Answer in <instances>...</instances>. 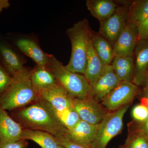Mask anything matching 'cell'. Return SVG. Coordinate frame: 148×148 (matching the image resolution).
I'll return each instance as SVG.
<instances>
[{
	"label": "cell",
	"instance_id": "obj_1",
	"mask_svg": "<svg viewBox=\"0 0 148 148\" xmlns=\"http://www.w3.org/2000/svg\"><path fill=\"white\" fill-rule=\"evenodd\" d=\"M10 115L23 129L41 130L56 138L64 135L67 130L60 120L57 111L49 103L40 98L29 106L11 111Z\"/></svg>",
	"mask_w": 148,
	"mask_h": 148
},
{
	"label": "cell",
	"instance_id": "obj_2",
	"mask_svg": "<svg viewBox=\"0 0 148 148\" xmlns=\"http://www.w3.org/2000/svg\"><path fill=\"white\" fill-rule=\"evenodd\" d=\"M31 70L26 68L12 76L10 85L0 97V106L3 109L11 112L39 100L31 81Z\"/></svg>",
	"mask_w": 148,
	"mask_h": 148
},
{
	"label": "cell",
	"instance_id": "obj_3",
	"mask_svg": "<svg viewBox=\"0 0 148 148\" xmlns=\"http://www.w3.org/2000/svg\"><path fill=\"white\" fill-rule=\"evenodd\" d=\"M71 44V53L66 69L84 75L86 69L88 49L92 38V31L86 18L75 23L66 32Z\"/></svg>",
	"mask_w": 148,
	"mask_h": 148
},
{
	"label": "cell",
	"instance_id": "obj_4",
	"mask_svg": "<svg viewBox=\"0 0 148 148\" xmlns=\"http://www.w3.org/2000/svg\"><path fill=\"white\" fill-rule=\"evenodd\" d=\"M47 66L57 83L72 97L81 100L87 98L90 85L84 75L69 71L52 54H50Z\"/></svg>",
	"mask_w": 148,
	"mask_h": 148
},
{
	"label": "cell",
	"instance_id": "obj_5",
	"mask_svg": "<svg viewBox=\"0 0 148 148\" xmlns=\"http://www.w3.org/2000/svg\"><path fill=\"white\" fill-rule=\"evenodd\" d=\"M129 107L126 105L113 112H109L98 124L95 139L92 144L93 148H106L109 142L121 132L123 118Z\"/></svg>",
	"mask_w": 148,
	"mask_h": 148
},
{
	"label": "cell",
	"instance_id": "obj_6",
	"mask_svg": "<svg viewBox=\"0 0 148 148\" xmlns=\"http://www.w3.org/2000/svg\"><path fill=\"white\" fill-rule=\"evenodd\" d=\"M5 37L23 55L31 58L36 65L47 66L50 54L42 50L35 35L9 33Z\"/></svg>",
	"mask_w": 148,
	"mask_h": 148
},
{
	"label": "cell",
	"instance_id": "obj_7",
	"mask_svg": "<svg viewBox=\"0 0 148 148\" xmlns=\"http://www.w3.org/2000/svg\"><path fill=\"white\" fill-rule=\"evenodd\" d=\"M128 4L118 6L114 12L106 20L100 22L98 34L113 46L128 22Z\"/></svg>",
	"mask_w": 148,
	"mask_h": 148
},
{
	"label": "cell",
	"instance_id": "obj_8",
	"mask_svg": "<svg viewBox=\"0 0 148 148\" xmlns=\"http://www.w3.org/2000/svg\"><path fill=\"white\" fill-rule=\"evenodd\" d=\"M138 86L132 82L122 81L102 100V105L108 112H113L129 105L138 94Z\"/></svg>",
	"mask_w": 148,
	"mask_h": 148
},
{
	"label": "cell",
	"instance_id": "obj_9",
	"mask_svg": "<svg viewBox=\"0 0 148 148\" xmlns=\"http://www.w3.org/2000/svg\"><path fill=\"white\" fill-rule=\"evenodd\" d=\"M0 61L13 76L26 69L27 59L5 37L0 34Z\"/></svg>",
	"mask_w": 148,
	"mask_h": 148
},
{
	"label": "cell",
	"instance_id": "obj_10",
	"mask_svg": "<svg viewBox=\"0 0 148 148\" xmlns=\"http://www.w3.org/2000/svg\"><path fill=\"white\" fill-rule=\"evenodd\" d=\"M73 107L81 120L93 125L99 124L109 112L99 102L89 97L82 100L75 98Z\"/></svg>",
	"mask_w": 148,
	"mask_h": 148
},
{
	"label": "cell",
	"instance_id": "obj_11",
	"mask_svg": "<svg viewBox=\"0 0 148 148\" xmlns=\"http://www.w3.org/2000/svg\"><path fill=\"white\" fill-rule=\"evenodd\" d=\"M122 82L114 72L112 65H106L101 75L89 86L88 96L100 102Z\"/></svg>",
	"mask_w": 148,
	"mask_h": 148
},
{
	"label": "cell",
	"instance_id": "obj_12",
	"mask_svg": "<svg viewBox=\"0 0 148 148\" xmlns=\"http://www.w3.org/2000/svg\"><path fill=\"white\" fill-rule=\"evenodd\" d=\"M138 40V27L128 21L113 45L115 57L132 56Z\"/></svg>",
	"mask_w": 148,
	"mask_h": 148
},
{
	"label": "cell",
	"instance_id": "obj_13",
	"mask_svg": "<svg viewBox=\"0 0 148 148\" xmlns=\"http://www.w3.org/2000/svg\"><path fill=\"white\" fill-rule=\"evenodd\" d=\"M38 95L40 98L49 103L57 112L73 106L75 98L58 84L50 88L40 91Z\"/></svg>",
	"mask_w": 148,
	"mask_h": 148
},
{
	"label": "cell",
	"instance_id": "obj_14",
	"mask_svg": "<svg viewBox=\"0 0 148 148\" xmlns=\"http://www.w3.org/2000/svg\"><path fill=\"white\" fill-rule=\"evenodd\" d=\"M135 73L132 83L138 86L147 79L148 71V39L138 40L134 50Z\"/></svg>",
	"mask_w": 148,
	"mask_h": 148
},
{
	"label": "cell",
	"instance_id": "obj_15",
	"mask_svg": "<svg viewBox=\"0 0 148 148\" xmlns=\"http://www.w3.org/2000/svg\"><path fill=\"white\" fill-rule=\"evenodd\" d=\"M23 129L0 106V145L22 139Z\"/></svg>",
	"mask_w": 148,
	"mask_h": 148
},
{
	"label": "cell",
	"instance_id": "obj_16",
	"mask_svg": "<svg viewBox=\"0 0 148 148\" xmlns=\"http://www.w3.org/2000/svg\"><path fill=\"white\" fill-rule=\"evenodd\" d=\"M98 126L81 120L73 128L67 129L64 135L75 142L92 147Z\"/></svg>",
	"mask_w": 148,
	"mask_h": 148
},
{
	"label": "cell",
	"instance_id": "obj_17",
	"mask_svg": "<svg viewBox=\"0 0 148 148\" xmlns=\"http://www.w3.org/2000/svg\"><path fill=\"white\" fill-rule=\"evenodd\" d=\"M31 79L32 85L38 94L40 91L50 88L58 84L47 66L36 65L31 70Z\"/></svg>",
	"mask_w": 148,
	"mask_h": 148
},
{
	"label": "cell",
	"instance_id": "obj_18",
	"mask_svg": "<svg viewBox=\"0 0 148 148\" xmlns=\"http://www.w3.org/2000/svg\"><path fill=\"white\" fill-rule=\"evenodd\" d=\"M111 65L120 79L132 82L135 73L134 56H115Z\"/></svg>",
	"mask_w": 148,
	"mask_h": 148
},
{
	"label": "cell",
	"instance_id": "obj_19",
	"mask_svg": "<svg viewBox=\"0 0 148 148\" xmlns=\"http://www.w3.org/2000/svg\"><path fill=\"white\" fill-rule=\"evenodd\" d=\"M86 4L91 15L100 22L110 17L118 6L112 0H87Z\"/></svg>",
	"mask_w": 148,
	"mask_h": 148
},
{
	"label": "cell",
	"instance_id": "obj_20",
	"mask_svg": "<svg viewBox=\"0 0 148 148\" xmlns=\"http://www.w3.org/2000/svg\"><path fill=\"white\" fill-rule=\"evenodd\" d=\"M105 66L93 49L91 39L88 44L86 69L84 75L90 85L101 75Z\"/></svg>",
	"mask_w": 148,
	"mask_h": 148
},
{
	"label": "cell",
	"instance_id": "obj_21",
	"mask_svg": "<svg viewBox=\"0 0 148 148\" xmlns=\"http://www.w3.org/2000/svg\"><path fill=\"white\" fill-rule=\"evenodd\" d=\"M22 139L32 140L42 148L60 147L55 136L41 130L23 129Z\"/></svg>",
	"mask_w": 148,
	"mask_h": 148
},
{
	"label": "cell",
	"instance_id": "obj_22",
	"mask_svg": "<svg viewBox=\"0 0 148 148\" xmlns=\"http://www.w3.org/2000/svg\"><path fill=\"white\" fill-rule=\"evenodd\" d=\"M91 43L104 65H111L115 57L113 46L99 34L92 35Z\"/></svg>",
	"mask_w": 148,
	"mask_h": 148
},
{
	"label": "cell",
	"instance_id": "obj_23",
	"mask_svg": "<svg viewBox=\"0 0 148 148\" xmlns=\"http://www.w3.org/2000/svg\"><path fill=\"white\" fill-rule=\"evenodd\" d=\"M148 16V0L132 2L128 8V21L138 26Z\"/></svg>",
	"mask_w": 148,
	"mask_h": 148
},
{
	"label": "cell",
	"instance_id": "obj_24",
	"mask_svg": "<svg viewBox=\"0 0 148 148\" xmlns=\"http://www.w3.org/2000/svg\"><path fill=\"white\" fill-rule=\"evenodd\" d=\"M119 148H148V137L138 129L129 130L124 144Z\"/></svg>",
	"mask_w": 148,
	"mask_h": 148
},
{
	"label": "cell",
	"instance_id": "obj_25",
	"mask_svg": "<svg viewBox=\"0 0 148 148\" xmlns=\"http://www.w3.org/2000/svg\"><path fill=\"white\" fill-rule=\"evenodd\" d=\"M57 113L61 122L68 130L73 128L81 120L73 107Z\"/></svg>",
	"mask_w": 148,
	"mask_h": 148
},
{
	"label": "cell",
	"instance_id": "obj_26",
	"mask_svg": "<svg viewBox=\"0 0 148 148\" xmlns=\"http://www.w3.org/2000/svg\"><path fill=\"white\" fill-rule=\"evenodd\" d=\"M12 80V77L0 61V97L7 90Z\"/></svg>",
	"mask_w": 148,
	"mask_h": 148
},
{
	"label": "cell",
	"instance_id": "obj_27",
	"mask_svg": "<svg viewBox=\"0 0 148 148\" xmlns=\"http://www.w3.org/2000/svg\"><path fill=\"white\" fill-rule=\"evenodd\" d=\"M132 117L137 122L142 123L148 119V110L142 104L135 106L132 111Z\"/></svg>",
	"mask_w": 148,
	"mask_h": 148
},
{
	"label": "cell",
	"instance_id": "obj_28",
	"mask_svg": "<svg viewBox=\"0 0 148 148\" xmlns=\"http://www.w3.org/2000/svg\"><path fill=\"white\" fill-rule=\"evenodd\" d=\"M56 138L58 145L63 146L66 148H93L91 146L86 145L75 142L64 135Z\"/></svg>",
	"mask_w": 148,
	"mask_h": 148
},
{
	"label": "cell",
	"instance_id": "obj_29",
	"mask_svg": "<svg viewBox=\"0 0 148 148\" xmlns=\"http://www.w3.org/2000/svg\"><path fill=\"white\" fill-rule=\"evenodd\" d=\"M28 145L29 143L27 140L21 139L3 143L0 145V148H27Z\"/></svg>",
	"mask_w": 148,
	"mask_h": 148
},
{
	"label": "cell",
	"instance_id": "obj_30",
	"mask_svg": "<svg viewBox=\"0 0 148 148\" xmlns=\"http://www.w3.org/2000/svg\"><path fill=\"white\" fill-rule=\"evenodd\" d=\"M139 40L148 39V16L137 26Z\"/></svg>",
	"mask_w": 148,
	"mask_h": 148
},
{
	"label": "cell",
	"instance_id": "obj_31",
	"mask_svg": "<svg viewBox=\"0 0 148 148\" xmlns=\"http://www.w3.org/2000/svg\"><path fill=\"white\" fill-rule=\"evenodd\" d=\"M138 123L139 124L136 129L140 130L148 137V119L144 122Z\"/></svg>",
	"mask_w": 148,
	"mask_h": 148
},
{
	"label": "cell",
	"instance_id": "obj_32",
	"mask_svg": "<svg viewBox=\"0 0 148 148\" xmlns=\"http://www.w3.org/2000/svg\"><path fill=\"white\" fill-rule=\"evenodd\" d=\"M140 101L141 104L145 106L148 110V84L144 90L143 96L140 98Z\"/></svg>",
	"mask_w": 148,
	"mask_h": 148
},
{
	"label": "cell",
	"instance_id": "obj_33",
	"mask_svg": "<svg viewBox=\"0 0 148 148\" xmlns=\"http://www.w3.org/2000/svg\"><path fill=\"white\" fill-rule=\"evenodd\" d=\"M10 5L8 0H0V14L4 9L8 8Z\"/></svg>",
	"mask_w": 148,
	"mask_h": 148
},
{
	"label": "cell",
	"instance_id": "obj_34",
	"mask_svg": "<svg viewBox=\"0 0 148 148\" xmlns=\"http://www.w3.org/2000/svg\"><path fill=\"white\" fill-rule=\"evenodd\" d=\"M59 148H66L65 147H63V146L60 145V147Z\"/></svg>",
	"mask_w": 148,
	"mask_h": 148
}]
</instances>
